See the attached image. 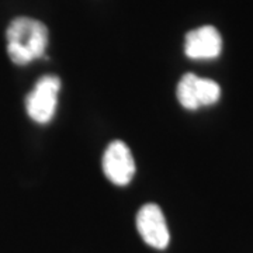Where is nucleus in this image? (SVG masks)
I'll return each instance as SVG.
<instances>
[{
    "label": "nucleus",
    "instance_id": "1",
    "mask_svg": "<svg viewBox=\"0 0 253 253\" xmlns=\"http://www.w3.org/2000/svg\"><path fill=\"white\" fill-rule=\"evenodd\" d=\"M7 54L16 65H27L44 56L48 46V30L38 20L14 18L6 31Z\"/></svg>",
    "mask_w": 253,
    "mask_h": 253
},
{
    "label": "nucleus",
    "instance_id": "2",
    "mask_svg": "<svg viewBox=\"0 0 253 253\" xmlns=\"http://www.w3.org/2000/svg\"><path fill=\"white\" fill-rule=\"evenodd\" d=\"M61 81L54 75L42 76L26 99V110L30 118L40 124H46L54 118L58 106Z\"/></svg>",
    "mask_w": 253,
    "mask_h": 253
},
{
    "label": "nucleus",
    "instance_id": "3",
    "mask_svg": "<svg viewBox=\"0 0 253 253\" xmlns=\"http://www.w3.org/2000/svg\"><path fill=\"white\" fill-rule=\"evenodd\" d=\"M136 229L144 242L155 249H165L170 234L162 210L156 204H145L136 214Z\"/></svg>",
    "mask_w": 253,
    "mask_h": 253
},
{
    "label": "nucleus",
    "instance_id": "4",
    "mask_svg": "<svg viewBox=\"0 0 253 253\" xmlns=\"http://www.w3.org/2000/svg\"><path fill=\"white\" fill-rule=\"evenodd\" d=\"M103 172L111 183L126 186L135 174V162L129 148L123 141H114L103 156Z\"/></svg>",
    "mask_w": 253,
    "mask_h": 253
},
{
    "label": "nucleus",
    "instance_id": "5",
    "mask_svg": "<svg viewBox=\"0 0 253 253\" xmlns=\"http://www.w3.org/2000/svg\"><path fill=\"white\" fill-rule=\"evenodd\" d=\"M222 38L212 26L191 30L186 36L184 52L190 59H214L221 54Z\"/></svg>",
    "mask_w": 253,
    "mask_h": 253
},
{
    "label": "nucleus",
    "instance_id": "6",
    "mask_svg": "<svg viewBox=\"0 0 253 253\" xmlns=\"http://www.w3.org/2000/svg\"><path fill=\"white\" fill-rule=\"evenodd\" d=\"M194 90H196V100H197L200 107L211 106V104L217 103L221 96V87L217 82L211 81V79H203L199 76L196 79Z\"/></svg>",
    "mask_w": 253,
    "mask_h": 253
},
{
    "label": "nucleus",
    "instance_id": "7",
    "mask_svg": "<svg viewBox=\"0 0 253 253\" xmlns=\"http://www.w3.org/2000/svg\"><path fill=\"white\" fill-rule=\"evenodd\" d=\"M197 76L194 73H186L177 84V100L184 109L187 110H197L200 109L199 103L196 100V84Z\"/></svg>",
    "mask_w": 253,
    "mask_h": 253
}]
</instances>
